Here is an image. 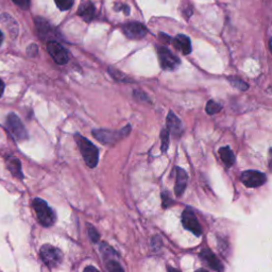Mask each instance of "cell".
<instances>
[{"mask_svg":"<svg viewBox=\"0 0 272 272\" xmlns=\"http://www.w3.org/2000/svg\"><path fill=\"white\" fill-rule=\"evenodd\" d=\"M75 138L86 165L90 168H95L99 161V151L96 146H94V144H91L88 138L81 136L80 134H76Z\"/></svg>","mask_w":272,"mask_h":272,"instance_id":"cell-1","label":"cell"},{"mask_svg":"<svg viewBox=\"0 0 272 272\" xmlns=\"http://www.w3.org/2000/svg\"><path fill=\"white\" fill-rule=\"evenodd\" d=\"M33 209H34L36 217L38 219L39 223L43 227L49 228L51 225H54L56 222V214L54 210H52L47 202L44 201L43 199L36 198L33 200Z\"/></svg>","mask_w":272,"mask_h":272,"instance_id":"cell-2","label":"cell"},{"mask_svg":"<svg viewBox=\"0 0 272 272\" xmlns=\"http://www.w3.org/2000/svg\"><path fill=\"white\" fill-rule=\"evenodd\" d=\"M39 253H41L42 261L45 263L46 266H48L49 268L58 267L63 261L62 252L58 248L54 247V245H50V244L43 245Z\"/></svg>","mask_w":272,"mask_h":272,"instance_id":"cell-3","label":"cell"},{"mask_svg":"<svg viewBox=\"0 0 272 272\" xmlns=\"http://www.w3.org/2000/svg\"><path fill=\"white\" fill-rule=\"evenodd\" d=\"M131 128L125 127L121 131H110V130H94L92 131V135L95 136L97 141H99L102 144H113L115 142H118L119 139L123 138L129 134Z\"/></svg>","mask_w":272,"mask_h":272,"instance_id":"cell-4","label":"cell"},{"mask_svg":"<svg viewBox=\"0 0 272 272\" xmlns=\"http://www.w3.org/2000/svg\"><path fill=\"white\" fill-rule=\"evenodd\" d=\"M100 251L102 257L105 264V269L107 272H124L121 265L117 261V254L116 252L113 250L112 247H110L107 243H101Z\"/></svg>","mask_w":272,"mask_h":272,"instance_id":"cell-5","label":"cell"},{"mask_svg":"<svg viewBox=\"0 0 272 272\" xmlns=\"http://www.w3.org/2000/svg\"><path fill=\"white\" fill-rule=\"evenodd\" d=\"M182 223L185 229L191 232V233L195 234L196 236H200L202 234L201 224L199 223L195 215V212L192 211L191 208H186L184 210L182 214Z\"/></svg>","mask_w":272,"mask_h":272,"instance_id":"cell-6","label":"cell"},{"mask_svg":"<svg viewBox=\"0 0 272 272\" xmlns=\"http://www.w3.org/2000/svg\"><path fill=\"white\" fill-rule=\"evenodd\" d=\"M157 55L158 59H160L161 67L164 70H175L180 64V60L172 54L170 50L162 47V46L157 47Z\"/></svg>","mask_w":272,"mask_h":272,"instance_id":"cell-7","label":"cell"},{"mask_svg":"<svg viewBox=\"0 0 272 272\" xmlns=\"http://www.w3.org/2000/svg\"><path fill=\"white\" fill-rule=\"evenodd\" d=\"M241 180L247 187L254 188L266 183V176L263 172L256 170H247L242 172Z\"/></svg>","mask_w":272,"mask_h":272,"instance_id":"cell-8","label":"cell"},{"mask_svg":"<svg viewBox=\"0 0 272 272\" xmlns=\"http://www.w3.org/2000/svg\"><path fill=\"white\" fill-rule=\"evenodd\" d=\"M6 123H8V128L11 131L13 136H14L16 139H18V141H24V139L28 138L27 130H26L25 125L21 121V119H19L15 114H10L8 116Z\"/></svg>","mask_w":272,"mask_h":272,"instance_id":"cell-9","label":"cell"},{"mask_svg":"<svg viewBox=\"0 0 272 272\" xmlns=\"http://www.w3.org/2000/svg\"><path fill=\"white\" fill-rule=\"evenodd\" d=\"M47 50L51 58L55 60V61L60 64L64 65L68 62V52L66 50L61 44L58 42L50 41L47 44Z\"/></svg>","mask_w":272,"mask_h":272,"instance_id":"cell-10","label":"cell"},{"mask_svg":"<svg viewBox=\"0 0 272 272\" xmlns=\"http://www.w3.org/2000/svg\"><path fill=\"white\" fill-rule=\"evenodd\" d=\"M122 31L125 36L132 39H141L147 34V29H146L145 26L138 23H130L124 25L122 27Z\"/></svg>","mask_w":272,"mask_h":272,"instance_id":"cell-11","label":"cell"},{"mask_svg":"<svg viewBox=\"0 0 272 272\" xmlns=\"http://www.w3.org/2000/svg\"><path fill=\"white\" fill-rule=\"evenodd\" d=\"M200 257L204 262H207L209 266L213 270H215L217 272L223 271V266H222L221 262L219 261V258L210 249L202 250L200 253Z\"/></svg>","mask_w":272,"mask_h":272,"instance_id":"cell-12","label":"cell"},{"mask_svg":"<svg viewBox=\"0 0 272 272\" xmlns=\"http://www.w3.org/2000/svg\"><path fill=\"white\" fill-rule=\"evenodd\" d=\"M167 131L169 132V133H171L172 135L175 136H179L181 135L182 133V130H183V127H182V122L180 119H179L174 112H169L168 113V116H167Z\"/></svg>","mask_w":272,"mask_h":272,"instance_id":"cell-13","label":"cell"},{"mask_svg":"<svg viewBox=\"0 0 272 272\" xmlns=\"http://www.w3.org/2000/svg\"><path fill=\"white\" fill-rule=\"evenodd\" d=\"M176 171H177V180H176L175 191L177 196H182L187 185V175L186 172H185V170L182 168H177Z\"/></svg>","mask_w":272,"mask_h":272,"instance_id":"cell-14","label":"cell"},{"mask_svg":"<svg viewBox=\"0 0 272 272\" xmlns=\"http://www.w3.org/2000/svg\"><path fill=\"white\" fill-rule=\"evenodd\" d=\"M78 15L82 17L85 22H91L95 17V6L91 1L83 2L78 10Z\"/></svg>","mask_w":272,"mask_h":272,"instance_id":"cell-15","label":"cell"},{"mask_svg":"<svg viewBox=\"0 0 272 272\" xmlns=\"http://www.w3.org/2000/svg\"><path fill=\"white\" fill-rule=\"evenodd\" d=\"M175 45L178 49H180L184 55H189L191 52V43L188 36L179 34L175 38Z\"/></svg>","mask_w":272,"mask_h":272,"instance_id":"cell-16","label":"cell"},{"mask_svg":"<svg viewBox=\"0 0 272 272\" xmlns=\"http://www.w3.org/2000/svg\"><path fill=\"white\" fill-rule=\"evenodd\" d=\"M6 165H8V168L13 176L18 178V179L24 178L21 162H19L16 157L8 158V161H6Z\"/></svg>","mask_w":272,"mask_h":272,"instance_id":"cell-17","label":"cell"},{"mask_svg":"<svg viewBox=\"0 0 272 272\" xmlns=\"http://www.w3.org/2000/svg\"><path fill=\"white\" fill-rule=\"evenodd\" d=\"M219 154H220L222 162L227 165L228 167H231V166L235 163V155L230 147L221 148L219 150Z\"/></svg>","mask_w":272,"mask_h":272,"instance_id":"cell-18","label":"cell"},{"mask_svg":"<svg viewBox=\"0 0 272 272\" xmlns=\"http://www.w3.org/2000/svg\"><path fill=\"white\" fill-rule=\"evenodd\" d=\"M229 81L231 82L232 85L234 86V88L241 90V91H247L249 88V85L247 83L243 82L242 80H241V79H238V78H230Z\"/></svg>","mask_w":272,"mask_h":272,"instance_id":"cell-19","label":"cell"},{"mask_svg":"<svg viewBox=\"0 0 272 272\" xmlns=\"http://www.w3.org/2000/svg\"><path fill=\"white\" fill-rule=\"evenodd\" d=\"M161 139H162V145H161V150L163 152H166L168 149L169 146V132L167 130H162L161 132Z\"/></svg>","mask_w":272,"mask_h":272,"instance_id":"cell-20","label":"cell"},{"mask_svg":"<svg viewBox=\"0 0 272 272\" xmlns=\"http://www.w3.org/2000/svg\"><path fill=\"white\" fill-rule=\"evenodd\" d=\"M221 109H222L221 105L219 103H217V102H215V101H213V100L209 101L208 104H207V112L211 115L216 114V113H218Z\"/></svg>","mask_w":272,"mask_h":272,"instance_id":"cell-21","label":"cell"},{"mask_svg":"<svg viewBox=\"0 0 272 272\" xmlns=\"http://www.w3.org/2000/svg\"><path fill=\"white\" fill-rule=\"evenodd\" d=\"M58 8L62 11L69 10L72 4H74V0H55Z\"/></svg>","mask_w":272,"mask_h":272,"instance_id":"cell-22","label":"cell"},{"mask_svg":"<svg viewBox=\"0 0 272 272\" xmlns=\"http://www.w3.org/2000/svg\"><path fill=\"white\" fill-rule=\"evenodd\" d=\"M110 74H111L113 77H114V78L116 79V80H118V81H122L123 79H124V80H127V79H128L123 74H121V71L115 70L114 68H110Z\"/></svg>","mask_w":272,"mask_h":272,"instance_id":"cell-23","label":"cell"},{"mask_svg":"<svg viewBox=\"0 0 272 272\" xmlns=\"http://www.w3.org/2000/svg\"><path fill=\"white\" fill-rule=\"evenodd\" d=\"M90 227V230H89V234H90V237L91 242H97L99 241V237H100V235H99V233L97 232V230L94 228V227H91V225H89Z\"/></svg>","mask_w":272,"mask_h":272,"instance_id":"cell-24","label":"cell"},{"mask_svg":"<svg viewBox=\"0 0 272 272\" xmlns=\"http://www.w3.org/2000/svg\"><path fill=\"white\" fill-rule=\"evenodd\" d=\"M162 247V241L160 236H154L152 238V248L154 250H160Z\"/></svg>","mask_w":272,"mask_h":272,"instance_id":"cell-25","label":"cell"},{"mask_svg":"<svg viewBox=\"0 0 272 272\" xmlns=\"http://www.w3.org/2000/svg\"><path fill=\"white\" fill-rule=\"evenodd\" d=\"M13 1L23 9H28L30 5V0H13Z\"/></svg>","mask_w":272,"mask_h":272,"instance_id":"cell-26","label":"cell"},{"mask_svg":"<svg viewBox=\"0 0 272 272\" xmlns=\"http://www.w3.org/2000/svg\"><path fill=\"white\" fill-rule=\"evenodd\" d=\"M28 54H29V56H31V57H35L36 55H37V46L36 45H34V44H33V45H31V46H29V48H28Z\"/></svg>","mask_w":272,"mask_h":272,"instance_id":"cell-27","label":"cell"},{"mask_svg":"<svg viewBox=\"0 0 272 272\" xmlns=\"http://www.w3.org/2000/svg\"><path fill=\"white\" fill-rule=\"evenodd\" d=\"M116 10H123L124 14H128V15H129V12H130V9H129L128 5H117Z\"/></svg>","mask_w":272,"mask_h":272,"instance_id":"cell-28","label":"cell"},{"mask_svg":"<svg viewBox=\"0 0 272 272\" xmlns=\"http://www.w3.org/2000/svg\"><path fill=\"white\" fill-rule=\"evenodd\" d=\"M84 272H99L96 268H94V267H91V266H89V267H86L85 269H84Z\"/></svg>","mask_w":272,"mask_h":272,"instance_id":"cell-29","label":"cell"},{"mask_svg":"<svg viewBox=\"0 0 272 272\" xmlns=\"http://www.w3.org/2000/svg\"><path fill=\"white\" fill-rule=\"evenodd\" d=\"M3 91H4V84H3V82L1 80H0V97L2 96Z\"/></svg>","mask_w":272,"mask_h":272,"instance_id":"cell-30","label":"cell"},{"mask_svg":"<svg viewBox=\"0 0 272 272\" xmlns=\"http://www.w3.org/2000/svg\"><path fill=\"white\" fill-rule=\"evenodd\" d=\"M167 270H168V272H180L178 269H176L174 267H169V266L167 267Z\"/></svg>","mask_w":272,"mask_h":272,"instance_id":"cell-31","label":"cell"},{"mask_svg":"<svg viewBox=\"0 0 272 272\" xmlns=\"http://www.w3.org/2000/svg\"><path fill=\"white\" fill-rule=\"evenodd\" d=\"M2 42H3V34H2V32L0 31V45L2 44Z\"/></svg>","mask_w":272,"mask_h":272,"instance_id":"cell-32","label":"cell"},{"mask_svg":"<svg viewBox=\"0 0 272 272\" xmlns=\"http://www.w3.org/2000/svg\"><path fill=\"white\" fill-rule=\"evenodd\" d=\"M196 272H209V271L205 270V269H198Z\"/></svg>","mask_w":272,"mask_h":272,"instance_id":"cell-33","label":"cell"}]
</instances>
